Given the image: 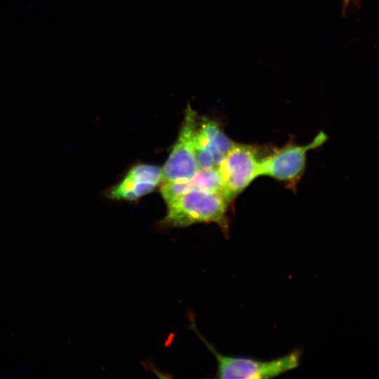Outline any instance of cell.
I'll list each match as a JSON object with an SVG mask.
<instances>
[{"mask_svg": "<svg viewBox=\"0 0 379 379\" xmlns=\"http://www.w3.org/2000/svg\"><path fill=\"white\" fill-rule=\"evenodd\" d=\"M261 159L252 145L234 142L218 166L221 194L229 203L260 177Z\"/></svg>", "mask_w": 379, "mask_h": 379, "instance_id": "obj_3", "label": "cell"}, {"mask_svg": "<svg viewBox=\"0 0 379 379\" xmlns=\"http://www.w3.org/2000/svg\"><path fill=\"white\" fill-rule=\"evenodd\" d=\"M157 185L128 172L124 179L109 192L114 199L135 200L151 192Z\"/></svg>", "mask_w": 379, "mask_h": 379, "instance_id": "obj_7", "label": "cell"}, {"mask_svg": "<svg viewBox=\"0 0 379 379\" xmlns=\"http://www.w3.org/2000/svg\"><path fill=\"white\" fill-rule=\"evenodd\" d=\"M197 128V113L188 105L178 138L161 169L162 182L188 180L199 170L194 145Z\"/></svg>", "mask_w": 379, "mask_h": 379, "instance_id": "obj_4", "label": "cell"}, {"mask_svg": "<svg viewBox=\"0 0 379 379\" xmlns=\"http://www.w3.org/2000/svg\"><path fill=\"white\" fill-rule=\"evenodd\" d=\"M191 328L203 340L217 361L216 375L220 378H271L296 368L300 361V352L295 350L288 354L267 361L248 357H233L222 354L200 335L194 322Z\"/></svg>", "mask_w": 379, "mask_h": 379, "instance_id": "obj_2", "label": "cell"}, {"mask_svg": "<svg viewBox=\"0 0 379 379\" xmlns=\"http://www.w3.org/2000/svg\"><path fill=\"white\" fill-rule=\"evenodd\" d=\"M233 144L217 122L206 118L201 119L194 138L199 169L218 168Z\"/></svg>", "mask_w": 379, "mask_h": 379, "instance_id": "obj_6", "label": "cell"}, {"mask_svg": "<svg viewBox=\"0 0 379 379\" xmlns=\"http://www.w3.org/2000/svg\"><path fill=\"white\" fill-rule=\"evenodd\" d=\"M326 140V134L321 131L308 144L300 145L290 143L276 149L261 159L260 176H269L291 184L295 183L305 169L307 153L323 145Z\"/></svg>", "mask_w": 379, "mask_h": 379, "instance_id": "obj_5", "label": "cell"}, {"mask_svg": "<svg viewBox=\"0 0 379 379\" xmlns=\"http://www.w3.org/2000/svg\"><path fill=\"white\" fill-rule=\"evenodd\" d=\"M349 1L350 0H343V2H344L345 4L347 5L349 3Z\"/></svg>", "mask_w": 379, "mask_h": 379, "instance_id": "obj_9", "label": "cell"}, {"mask_svg": "<svg viewBox=\"0 0 379 379\" xmlns=\"http://www.w3.org/2000/svg\"><path fill=\"white\" fill-rule=\"evenodd\" d=\"M168 210L161 221L163 227H185L194 224L215 222L224 231L229 202L222 194L200 190L187 191L167 203Z\"/></svg>", "mask_w": 379, "mask_h": 379, "instance_id": "obj_1", "label": "cell"}, {"mask_svg": "<svg viewBox=\"0 0 379 379\" xmlns=\"http://www.w3.org/2000/svg\"><path fill=\"white\" fill-rule=\"evenodd\" d=\"M187 181L190 190H200L221 194L222 182L218 168L199 169Z\"/></svg>", "mask_w": 379, "mask_h": 379, "instance_id": "obj_8", "label": "cell"}]
</instances>
